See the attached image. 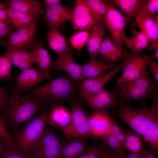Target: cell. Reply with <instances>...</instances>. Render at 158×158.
Listing matches in <instances>:
<instances>
[{"mask_svg": "<svg viewBox=\"0 0 158 158\" xmlns=\"http://www.w3.org/2000/svg\"><path fill=\"white\" fill-rule=\"evenodd\" d=\"M48 107L22 94L15 88L10 90L8 101L0 111V115L13 135L21 126L36 116Z\"/></svg>", "mask_w": 158, "mask_h": 158, "instance_id": "6da1fadb", "label": "cell"}, {"mask_svg": "<svg viewBox=\"0 0 158 158\" xmlns=\"http://www.w3.org/2000/svg\"><path fill=\"white\" fill-rule=\"evenodd\" d=\"M79 82L67 76L51 79L44 84L22 92L47 107L62 105L79 95Z\"/></svg>", "mask_w": 158, "mask_h": 158, "instance_id": "7a4b0ae2", "label": "cell"}, {"mask_svg": "<svg viewBox=\"0 0 158 158\" xmlns=\"http://www.w3.org/2000/svg\"><path fill=\"white\" fill-rule=\"evenodd\" d=\"M158 86L147 70L142 76L134 80L116 85L112 92L117 96L118 104L130 105L139 100L145 103L148 99H158Z\"/></svg>", "mask_w": 158, "mask_h": 158, "instance_id": "3957f363", "label": "cell"}, {"mask_svg": "<svg viewBox=\"0 0 158 158\" xmlns=\"http://www.w3.org/2000/svg\"><path fill=\"white\" fill-rule=\"evenodd\" d=\"M48 107L26 123L13 135V145L24 154L30 156L44 132L48 123Z\"/></svg>", "mask_w": 158, "mask_h": 158, "instance_id": "277c9868", "label": "cell"}, {"mask_svg": "<svg viewBox=\"0 0 158 158\" xmlns=\"http://www.w3.org/2000/svg\"><path fill=\"white\" fill-rule=\"evenodd\" d=\"M80 94L70 101L71 120L63 132L65 138L86 140L93 138L90 126L89 116Z\"/></svg>", "mask_w": 158, "mask_h": 158, "instance_id": "5b68a950", "label": "cell"}, {"mask_svg": "<svg viewBox=\"0 0 158 158\" xmlns=\"http://www.w3.org/2000/svg\"><path fill=\"white\" fill-rule=\"evenodd\" d=\"M47 123L40 139L31 151L30 158H59L64 142Z\"/></svg>", "mask_w": 158, "mask_h": 158, "instance_id": "8992f818", "label": "cell"}, {"mask_svg": "<svg viewBox=\"0 0 158 158\" xmlns=\"http://www.w3.org/2000/svg\"><path fill=\"white\" fill-rule=\"evenodd\" d=\"M150 111L145 103L140 109H134L130 105L118 104L116 109L112 110V114L118 116L130 129L142 138L145 121Z\"/></svg>", "mask_w": 158, "mask_h": 158, "instance_id": "52a82bcc", "label": "cell"}, {"mask_svg": "<svg viewBox=\"0 0 158 158\" xmlns=\"http://www.w3.org/2000/svg\"><path fill=\"white\" fill-rule=\"evenodd\" d=\"M124 59L122 73L116 85L134 80L142 76L147 71L148 62L153 59V56H142L132 52L127 53Z\"/></svg>", "mask_w": 158, "mask_h": 158, "instance_id": "ba28073f", "label": "cell"}, {"mask_svg": "<svg viewBox=\"0 0 158 158\" xmlns=\"http://www.w3.org/2000/svg\"><path fill=\"white\" fill-rule=\"evenodd\" d=\"M130 22L128 18L108 1L105 17L106 28L116 46H123L126 27Z\"/></svg>", "mask_w": 158, "mask_h": 158, "instance_id": "9c48e42d", "label": "cell"}, {"mask_svg": "<svg viewBox=\"0 0 158 158\" xmlns=\"http://www.w3.org/2000/svg\"><path fill=\"white\" fill-rule=\"evenodd\" d=\"M36 19L28 26L16 30L6 39L0 40V45L8 49L31 51L30 44L38 29V21Z\"/></svg>", "mask_w": 158, "mask_h": 158, "instance_id": "30bf717a", "label": "cell"}, {"mask_svg": "<svg viewBox=\"0 0 158 158\" xmlns=\"http://www.w3.org/2000/svg\"><path fill=\"white\" fill-rule=\"evenodd\" d=\"M79 94L83 102L93 112L107 111L114 108L118 103L116 95L105 89L94 94L79 92Z\"/></svg>", "mask_w": 158, "mask_h": 158, "instance_id": "8fae6325", "label": "cell"}, {"mask_svg": "<svg viewBox=\"0 0 158 158\" xmlns=\"http://www.w3.org/2000/svg\"><path fill=\"white\" fill-rule=\"evenodd\" d=\"M150 113L145 123L143 140L150 148L157 152L158 150V99H151Z\"/></svg>", "mask_w": 158, "mask_h": 158, "instance_id": "7c38bea8", "label": "cell"}, {"mask_svg": "<svg viewBox=\"0 0 158 158\" xmlns=\"http://www.w3.org/2000/svg\"><path fill=\"white\" fill-rule=\"evenodd\" d=\"M44 18L47 27L50 30L59 29L67 22H72L73 10L70 6L59 4L45 7Z\"/></svg>", "mask_w": 158, "mask_h": 158, "instance_id": "4fadbf2b", "label": "cell"}, {"mask_svg": "<svg viewBox=\"0 0 158 158\" xmlns=\"http://www.w3.org/2000/svg\"><path fill=\"white\" fill-rule=\"evenodd\" d=\"M124 60L119 63L114 69L107 73L99 77L85 78L79 82V92L92 94L97 93L104 89L108 82L116 74L123 69Z\"/></svg>", "mask_w": 158, "mask_h": 158, "instance_id": "5bb4252c", "label": "cell"}, {"mask_svg": "<svg viewBox=\"0 0 158 158\" xmlns=\"http://www.w3.org/2000/svg\"><path fill=\"white\" fill-rule=\"evenodd\" d=\"M51 79L50 75L32 66L21 71L16 78L15 87L18 92H22L35 87L46 79Z\"/></svg>", "mask_w": 158, "mask_h": 158, "instance_id": "9a60e30c", "label": "cell"}, {"mask_svg": "<svg viewBox=\"0 0 158 158\" xmlns=\"http://www.w3.org/2000/svg\"><path fill=\"white\" fill-rule=\"evenodd\" d=\"M113 115L110 129L102 138V144L109 147L114 152H126L124 144L126 136V129L121 127L115 115Z\"/></svg>", "mask_w": 158, "mask_h": 158, "instance_id": "2e32d148", "label": "cell"}, {"mask_svg": "<svg viewBox=\"0 0 158 158\" xmlns=\"http://www.w3.org/2000/svg\"><path fill=\"white\" fill-rule=\"evenodd\" d=\"M30 48L35 54V63L38 69L50 75L49 71L51 63L50 54L45 48L44 41L40 35H35L30 42Z\"/></svg>", "mask_w": 158, "mask_h": 158, "instance_id": "e0dca14e", "label": "cell"}, {"mask_svg": "<svg viewBox=\"0 0 158 158\" xmlns=\"http://www.w3.org/2000/svg\"><path fill=\"white\" fill-rule=\"evenodd\" d=\"M105 36L99 48L98 55L102 60L113 64L124 59L127 54L126 48L116 46L110 37L106 35Z\"/></svg>", "mask_w": 158, "mask_h": 158, "instance_id": "ac0fdd59", "label": "cell"}, {"mask_svg": "<svg viewBox=\"0 0 158 158\" xmlns=\"http://www.w3.org/2000/svg\"><path fill=\"white\" fill-rule=\"evenodd\" d=\"M73 10L72 29L73 30L85 29L95 25L86 0H77Z\"/></svg>", "mask_w": 158, "mask_h": 158, "instance_id": "d6986e66", "label": "cell"}, {"mask_svg": "<svg viewBox=\"0 0 158 158\" xmlns=\"http://www.w3.org/2000/svg\"><path fill=\"white\" fill-rule=\"evenodd\" d=\"M50 48L61 59L73 57L72 48L68 45L65 36L56 29L50 30L46 37Z\"/></svg>", "mask_w": 158, "mask_h": 158, "instance_id": "ffe728a7", "label": "cell"}, {"mask_svg": "<svg viewBox=\"0 0 158 158\" xmlns=\"http://www.w3.org/2000/svg\"><path fill=\"white\" fill-rule=\"evenodd\" d=\"M112 116L107 111L93 112L89 116L90 129L93 138H103L109 131Z\"/></svg>", "mask_w": 158, "mask_h": 158, "instance_id": "44dd1931", "label": "cell"}, {"mask_svg": "<svg viewBox=\"0 0 158 158\" xmlns=\"http://www.w3.org/2000/svg\"><path fill=\"white\" fill-rule=\"evenodd\" d=\"M50 68L55 71H62L70 78L79 82L85 79L81 65L76 63L73 57L61 59L58 56L51 61Z\"/></svg>", "mask_w": 158, "mask_h": 158, "instance_id": "7402d4cb", "label": "cell"}, {"mask_svg": "<svg viewBox=\"0 0 158 158\" xmlns=\"http://www.w3.org/2000/svg\"><path fill=\"white\" fill-rule=\"evenodd\" d=\"M48 124L53 128L63 131L69 125L71 120L70 111L62 105L48 107Z\"/></svg>", "mask_w": 158, "mask_h": 158, "instance_id": "603a6c76", "label": "cell"}, {"mask_svg": "<svg viewBox=\"0 0 158 158\" xmlns=\"http://www.w3.org/2000/svg\"><path fill=\"white\" fill-rule=\"evenodd\" d=\"M3 2L10 7L34 18H39L44 13L45 7L37 0H8Z\"/></svg>", "mask_w": 158, "mask_h": 158, "instance_id": "cb8c5ba5", "label": "cell"}, {"mask_svg": "<svg viewBox=\"0 0 158 158\" xmlns=\"http://www.w3.org/2000/svg\"><path fill=\"white\" fill-rule=\"evenodd\" d=\"M116 64L111 63L100 58H95L93 60L82 65V72L85 78H95L104 74L117 66Z\"/></svg>", "mask_w": 158, "mask_h": 158, "instance_id": "d4e9b609", "label": "cell"}, {"mask_svg": "<svg viewBox=\"0 0 158 158\" xmlns=\"http://www.w3.org/2000/svg\"><path fill=\"white\" fill-rule=\"evenodd\" d=\"M136 25L146 36L150 43L158 42V15L153 18L135 17Z\"/></svg>", "mask_w": 158, "mask_h": 158, "instance_id": "484cf974", "label": "cell"}, {"mask_svg": "<svg viewBox=\"0 0 158 158\" xmlns=\"http://www.w3.org/2000/svg\"><path fill=\"white\" fill-rule=\"evenodd\" d=\"M86 2L90 11L95 25L105 31L108 1L86 0Z\"/></svg>", "mask_w": 158, "mask_h": 158, "instance_id": "4316f807", "label": "cell"}, {"mask_svg": "<svg viewBox=\"0 0 158 158\" xmlns=\"http://www.w3.org/2000/svg\"><path fill=\"white\" fill-rule=\"evenodd\" d=\"M64 141L59 158H77L83 152L87 146V140L81 138H71Z\"/></svg>", "mask_w": 158, "mask_h": 158, "instance_id": "83f0119b", "label": "cell"}, {"mask_svg": "<svg viewBox=\"0 0 158 158\" xmlns=\"http://www.w3.org/2000/svg\"><path fill=\"white\" fill-rule=\"evenodd\" d=\"M0 8L4 9L6 11L10 19L12 27L16 30L28 26L36 19L39 18L33 17L4 4L1 5Z\"/></svg>", "mask_w": 158, "mask_h": 158, "instance_id": "f1b7e54d", "label": "cell"}, {"mask_svg": "<svg viewBox=\"0 0 158 158\" xmlns=\"http://www.w3.org/2000/svg\"><path fill=\"white\" fill-rule=\"evenodd\" d=\"M131 32L133 37L128 38L125 35L123 38V44L133 53L140 55L141 51L147 47L149 42L140 31L133 30Z\"/></svg>", "mask_w": 158, "mask_h": 158, "instance_id": "f546056e", "label": "cell"}, {"mask_svg": "<svg viewBox=\"0 0 158 158\" xmlns=\"http://www.w3.org/2000/svg\"><path fill=\"white\" fill-rule=\"evenodd\" d=\"M146 0H109V2L126 15L131 17L139 15Z\"/></svg>", "mask_w": 158, "mask_h": 158, "instance_id": "4dcf8cb0", "label": "cell"}, {"mask_svg": "<svg viewBox=\"0 0 158 158\" xmlns=\"http://www.w3.org/2000/svg\"><path fill=\"white\" fill-rule=\"evenodd\" d=\"M11 58L12 64L21 71L32 66L36 62L35 54L32 51H27L13 49Z\"/></svg>", "mask_w": 158, "mask_h": 158, "instance_id": "1f68e13d", "label": "cell"}, {"mask_svg": "<svg viewBox=\"0 0 158 158\" xmlns=\"http://www.w3.org/2000/svg\"><path fill=\"white\" fill-rule=\"evenodd\" d=\"M105 35L104 31L95 25L90 31L87 44L90 61L98 56L99 48Z\"/></svg>", "mask_w": 158, "mask_h": 158, "instance_id": "d6a6232c", "label": "cell"}, {"mask_svg": "<svg viewBox=\"0 0 158 158\" xmlns=\"http://www.w3.org/2000/svg\"><path fill=\"white\" fill-rule=\"evenodd\" d=\"M126 136L124 147L129 153L141 157L142 152L144 150L141 137L134 134L128 130H126Z\"/></svg>", "mask_w": 158, "mask_h": 158, "instance_id": "836d02e7", "label": "cell"}, {"mask_svg": "<svg viewBox=\"0 0 158 158\" xmlns=\"http://www.w3.org/2000/svg\"><path fill=\"white\" fill-rule=\"evenodd\" d=\"M93 27H89L85 29L79 30L71 35L67 41L68 45L72 48L78 50L81 49L87 44L90 31Z\"/></svg>", "mask_w": 158, "mask_h": 158, "instance_id": "e575fe53", "label": "cell"}, {"mask_svg": "<svg viewBox=\"0 0 158 158\" xmlns=\"http://www.w3.org/2000/svg\"><path fill=\"white\" fill-rule=\"evenodd\" d=\"M13 50V49L10 48L4 54L0 56V81L3 80L9 82L12 81V63L11 58Z\"/></svg>", "mask_w": 158, "mask_h": 158, "instance_id": "d590c367", "label": "cell"}, {"mask_svg": "<svg viewBox=\"0 0 158 158\" xmlns=\"http://www.w3.org/2000/svg\"><path fill=\"white\" fill-rule=\"evenodd\" d=\"M158 0H146L138 16L143 18H152L158 14Z\"/></svg>", "mask_w": 158, "mask_h": 158, "instance_id": "8d00e7d4", "label": "cell"}, {"mask_svg": "<svg viewBox=\"0 0 158 158\" xmlns=\"http://www.w3.org/2000/svg\"><path fill=\"white\" fill-rule=\"evenodd\" d=\"M13 135L9 130L0 115V139L6 146L13 145Z\"/></svg>", "mask_w": 158, "mask_h": 158, "instance_id": "74e56055", "label": "cell"}, {"mask_svg": "<svg viewBox=\"0 0 158 158\" xmlns=\"http://www.w3.org/2000/svg\"><path fill=\"white\" fill-rule=\"evenodd\" d=\"M0 158H30V156L22 153L13 145L6 146L0 154Z\"/></svg>", "mask_w": 158, "mask_h": 158, "instance_id": "f35d334b", "label": "cell"}, {"mask_svg": "<svg viewBox=\"0 0 158 158\" xmlns=\"http://www.w3.org/2000/svg\"><path fill=\"white\" fill-rule=\"evenodd\" d=\"M99 148V145H87L84 151L77 158H100Z\"/></svg>", "mask_w": 158, "mask_h": 158, "instance_id": "ab89813d", "label": "cell"}, {"mask_svg": "<svg viewBox=\"0 0 158 158\" xmlns=\"http://www.w3.org/2000/svg\"><path fill=\"white\" fill-rule=\"evenodd\" d=\"M10 90L0 85V111L5 106L8 99Z\"/></svg>", "mask_w": 158, "mask_h": 158, "instance_id": "60d3db41", "label": "cell"}, {"mask_svg": "<svg viewBox=\"0 0 158 158\" xmlns=\"http://www.w3.org/2000/svg\"><path fill=\"white\" fill-rule=\"evenodd\" d=\"M147 66L149 71L151 72L157 83H158V64L153 59L150 60L148 62Z\"/></svg>", "mask_w": 158, "mask_h": 158, "instance_id": "b9f144b4", "label": "cell"}, {"mask_svg": "<svg viewBox=\"0 0 158 158\" xmlns=\"http://www.w3.org/2000/svg\"><path fill=\"white\" fill-rule=\"evenodd\" d=\"M14 30L15 29L9 25L0 22V38L8 37Z\"/></svg>", "mask_w": 158, "mask_h": 158, "instance_id": "7bdbcfd3", "label": "cell"}, {"mask_svg": "<svg viewBox=\"0 0 158 158\" xmlns=\"http://www.w3.org/2000/svg\"><path fill=\"white\" fill-rule=\"evenodd\" d=\"M99 152L100 158H112L111 152L103 144L99 145Z\"/></svg>", "mask_w": 158, "mask_h": 158, "instance_id": "ee69618b", "label": "cell"}, {"mask_svg": "<svg viewBox=\"0 0 158 158\" xmlns=\"http://www.w3.org/2000/svg\"><path fill=\"white\" fill-rule=\"evenodd\" d=\"M0 22L9 25L11 22L6 11L4 9L0 8Z\"/></svg>", "mask_w": 158, "mask_h": 158, "instance_id": "f6af8a7d", "label": "cell"}, {"mask_svg": "<svg viewBox=\"0 0 158 158\" xmlns=\"http://www.w3.org/2000/svg\"><path fill=\"white\" fill-rule=\"evenodd\" d=\"M157 152L150 148L148 151L145 149L143 150L141 155V158H157L156 155Z\"/></svg>", "mask_w": 158, "mask_h": 158, "instance_id": "bcb514c9", "label": "cell"}, {"mask_svg": "<svg viewBox=\"0 0 158 158\" xmlns=\"http://www.w3.org/2000/svg\"><path fill=\"white\" fill-rule=\"evenodd\" d=\"M62 0H44V2L47 6H51L60 4Z\"/></svg>", "mask_w": 158, "mask_h": 158, "instance_id": "7dc6e473", "label": "cell"}, {"mask_svg": "<svg viewBox=\"0 0 158 158\" xmlns=\"http://www.w3.org/2000/svg\"><path fill=\"white\" fill-rule=\"evenodd\" d=\"M157 47H158V42L153 43L149 42L145 49L147 51L150 52L154 50H155Z\"/></svg>", "mask_w": 158, "mask_h": 158, "instance_id": "c3c4849f", "label": "cell"}, {"mask_svg": "<svg viewBox=\"0 0 158 158\" xmlns=\"http://www.w3.org/2000/svg\"><path fill=\"white\" fill-rule=\"evenodd\" d=\"M112 158H127L126 152L116 153L111 152Z\"/></svg>", "mask_w": 158, "mask_h": 158, "instance_id": "681fc988", "label": "cell"}, {"mask_svg": "<svg viewBox=\"0 0 158 158\" xmlns=\"http://www.w3.org/2000/svg\"><path fill=\"white\" fill-rule=\"evenodd\" d=\"M5 148V145L0 139V154L3 152Z\"/></svg>", "mask_w": 158, "mask_h": 158, "instance_id": "f907efd6", "label": "cell"}, {"mask_svg": "<svg viewBox=\"0 0 158 158\" xmlns=\"http://www.w3.org/2000/svg\"><path fill=\"white\" fill-rule=\"evenodd\" d=\"M126 155L127 158H141L140 156L129 153Z\"/></svg>", "mask_w": 158, "mask_h": 158, "instance_id": "816d5d0a", "label": "cell"}, {"mask_svg": "<svg viewBox=\"0 0 158 158\" xmlns=\"http://www.w3.org/2000/svg\"><path fill=\"white\" fill-rule=\"evenodd\" d=\"M155 52L154 55H153V59H158V47L155 50Z\"/></svg>", "mask_w": 158, "mask_h": 158, "instance_id": "f5cc1de1", "label": "cell"}, {"mask_svg": "<svg viewBox=\"0 0 158 158\" xmlns=\"http://www.w3.org/2000/svg\"><path fill=\"white\" fill-rule=\"evenodd\" d=\"M4 4L3 2H2V1H0V7L1 6V5L2 4Z\"/></svg>", "mask_w": 158, "mask_h": 158, "instance_id": "db71d44e", "label": "cell"}]
</instances>
